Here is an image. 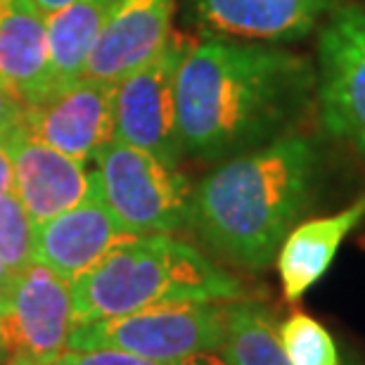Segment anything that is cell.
Masks as SVG:
<instances>
[{
	"label": "cell",
	"instance_id": "6da1fadb",
	"mask_svg": "<svg viewBox=\"0 0 365 365\" xmlns=\"http://www.w3.org/2000/svg\"><path fill=\"white\" fill-rule=\"evenodd\" d=\"M311 60L266 43H190L176 76L182 155L225 162L292 133L316 98Z\"/></svg>",
	"mask_w": 365,
	"mask_h": 365
},
{
	"label": "cell",
	"instance_id": "7a4b0ae2",
	"mask_svg": "<svg viewBox=\"0 0 365 365\" xmlns=\"http://www.w3.org/2000/svg\"><path fill=\"white\" fill-rule=\"evenodd\" d=\"M320 171L318 143L302 133L225 159L192 187L187 228L228 264L264 271L311 207Z\"/></svg>",
	"mask_w": 365,
	"mask_h": 365
},
{
	"label": "cell",
	"instance_id": "3957f363",
	"mask_svg": "<svg viewBox=\"0 0 365 365\" xmlns=\"http://www.w3.org/2000/svg\"><path fill=\"white\" fill-rule=\"evenodd\" d=\"M245 287L192 245L171 235H138L71 280L74 327L169 304L232 302Z\"/></svg>",
	"mask_w": 365,
	"mask_h": 365
},
{
	"label": "cell",
	"instance_id": "277c9868",
	"mask_svg": "<svg viewBox=\"0 0 365 365\" xmlns=\"http://www.w3.org/2000/svg\"><path fill=\"white\" fill-rule=\"evenodd\" d=\"M228 302L155 306L116 318L76 325L67 349H116L140 359L178 365L200 354H216L225 334Z\"/></svg>",
	"mask_w": 365,
	"mask_h": 365
},
{
	"label": "cell",
	"instance_id": "5b68a950",
	"mask_svg": "<svg viewBox=\"0 0 365 365\" xmlns=\"http://www.w3.org/2000/svg\"><path fill=\"white\" fill-rule=\"evenodd\" d=\"M100 192L130 235H173L187 228L192 185L178 166L112 140L95 155Z\"/></svg>",
	"mask_w": 365,
	"mask_h": 365
},
{
	"label": "cell",
	"instance_id": "8992f818",
	"mask_svg": "<svg viewBox=\"0 0 365 365\" xmlns=\"http://www.w3.org/2000/svg\"><path fill=\"white\" fill-rule=\"evenodd\" d=\"M187 46L171 36L162 53L121 78L114 91V140L133 145L169 166H178L182 157L176 76Z\"/></svg>",
	"mask_w": 365,
	"mask_h": 365
},
{
	"label": "cell",
	"instance_id": "52a82bcc",
	"mask_svg": "<svg viewBox=\"0 0 365 365\" xmlns=\"http://www.w3.org/2000/svg\"><path fill=\"white\" fill-rule=\"evenodd\" d=\"M327 17L318 38L320 121L365 155V10L337 5Z\"/></svg>",
	"mask_w": 365,
	"mask_h": 365
},
{
	"label": "cell",
	"instance_id": "ba28073f",
	"mask_svg": "<svg viewBox=\"0 0 365 365\" xmlns=\"http://www.w3.org/2000/svg\"><path fill=\"white\" fill-rule=\"evenodd\" d=\"M7 309L0 320V339L14 359L55 363L67 351L74 330L71 282L38 261L14 273L5 292Z\"/></svg>",
	"mask_w": 365,
	"mask_h": 365
},
{
	"label": "cell",
	"instance_id": "9c48e42d",
	"mask_svg": "<svg viewBox=\"0 0 365 365\" xmlns=\"http://www.w3.org/2000/svg\"><path fill=\"white\" fill-rule=\"evenodd\" d=\"M114 91L116 83L95 78L48 88L24 102L21 126L50 148L86 164L114 140Z\"/></svg>",
	"mask_w": 365,
	"mask_h": 365
},
{
	"label": "cell",
	"instance_id": "30bf717a",
	"mask_svg": "<svg viewBox=\"0 0 365 365\" xmlns=\"http://www.w3.org/2000/svg\"><path fill=\"white\" fill-rule=\"evenodd\" d=\"M130 237L138 235L123 230L100 192L98 176L91 171V190L81 202L48 221L36 223L34 261L71 282Z\"/></svg>",
	"mask_w": 365,
	"mask_h": 365
},
{
	"label": "cell",
	"instance_id": "8fae6325",
	"mask_svg": "<svg viewBox=\"0 0 365 365\" xmlns=\"http://www.w3.org/2000/svg\"><path fill=\"white\" fill-rule=\"evenodd\" d=\"M14 171V192L34 223H43L71 209L88 195L91 171L86 164L50 148L21 126L0 138Z\"/></svg>",
	"mask_w": 365,
	"mask_h": 365
},
{
	"label": "cell",
	"instance_id": "7c38bea8",
	"mask_svg": "<svg viewBox=\"0 0 365 365\" xmlns=\"http://www.w3.org/2000/svg\"><path fill=\"white\" fill-rule=\"evenodd\" d=\"M173 7L176 0H119L81 78L119 83L157 57L171 38Z\"/></svg>",
	"mask_w": 365,
	"mask_h": 365
},
{
	"label": "cell",
	"instance_id": "4fadbf2b",
	"mask_svg": "<svg viewBox=\"0 0 365 365\" xmlns=\"http://www.w3.org/2000/svg\"><path fill=\"white\" fill-rule=\"evenodd\" d=\"M195 24L237 38L287 43L318 29L339 0H182Z\"/></svg>",
	"mask_w": 365,
	"mask_h": 365
},
{
	"label": "cell",
	"instance_id": "5bb4252c",
	"mask_svg": "<svg viewBox=\"0 0 365 365\" xmlns=\"http://www.w3.org/2000/svg\"><path fill=\"white\" fill-rule=\"evenodd\" d=\"M365 221V195L346 209L332 216L311 218L297 223L282 240L275 254L277 275L282 282V294L297 304L311 287H316L327 271L344 240Z\"/></svg>",
	"mask_w": 365,
	"mask_h": 365
},
{
	"label": "cell",
	"instance_id": "9a60e30c",
	"mask_svg": "<svg viewBox=\"0 0 365 365\" xmlns=\"http://www.w3.org/2000/svg\"><path fill=\"white\" fill-rule=\"evenodd\" d=\"M0 86L21 102L48 91V14L34 0H0Z\"/></svg>",
	"mask_w": 365,
	"mask_h": 365
},
{
	"label": "cell",
	"instance_id": "2e32d148",
	"mask_svg": "<svg viewBox=\"0 0 365 365\" xmlns=\"http://www.w3.org/2000/svg\"><path fill=\"white\" fill-rule=\"evenodd\" d=\"M119 0H74L48 14V88L83 76L100 31Z\"/></svg>",
	"mask_w": 365,
	"mask_h": 365
},
{
	"label": "cell",
	"instance_id": "e0dca14e",
	"mask_svg": "<svg viewBox=\"0 0 365 365\" xmlns=\"http://www.w3.org/2000/svg\"><path fill=\"white\" fill-rule=\"evenodd\" d=\"M216 354L228 365H289L275 316L266 304L245 297L228 302L225 334Z\"/></svg>",
	"mask_w": 365,
	"mask_h": 365
},
{
	"label": "cell",
	"instance_id": "ac0fdd59",
	"mask_svg": "<svg viewBox=\"0 0 365 365\" xmlns=\"http://www.w3.org/2000/svg\"><path fill=\"white\" fill-rule=\"evenodd\" d=\"M277 334L289 365H339L330 330L309 313H292L287 320L277 323Z\"/></svg>",
	"mask_w": 365,
	"mask_h": 365
},
{
	"label": "cell",
	"instance_id": "d6986e66",
	"mask_svg": "<svg viewBox=\"0 0 365 365\" xmlns=\"http://www.w3.org/2000/svg\"><path fill=\"white\" fill-rule=\"evenodd\" d=\"M34 230L36 223L17 192L0 195V259L12 273L34 264Z\"/></svg>",
	"mask_w": 365,
	"mask_h": 365
},
{
	"label": "cell",
	"instance_id": "ffe728a7",
	"mask_svg": "<svg viewBox=\"0 0 365 365\" xmlns=\"http://www.w3.org/2000/svg\"><path fill=\"white\" fill-rule=\"evenodd\" d=\"M53 365H166V363L148 361L126 351H116V349H93V351L67 349V351L57 356Z\"/></svg>",
	"mask_w": 365,
	"mask_h": 365
},
{
	"label": "cell",
	"instance_id": "44dd1931",
	"mask_svg": "<svg viewBox=\"0 0 365 365\" xmlns=\"http://www.w3.org/2000/svg\"><path fill=\"white\" fill-rule=\"evenodd\" d=\"M21 114H24V102L0 86V138L14 126H19Z\"/></svg>",
	"mask_w": 365,
	"mask_h": 365
},
{
	"label": "cell",
	"instance_id": "7402d4cb",
	"mask_svg": "<svg viewBox=\"0 0 365 365\" xmlns=\"http://www.w3.org/2000/svg\"><path fill=\"white\" fill-rule=\"evenodd\" d=\"M14 190V171H12V162L10 155H7L5 145L0 143V195L12 192Z\"/></svg>",
	"mask_w": 365,
	"mask_h": 365
},
{
	"label": "cell",
	"instance_id": "603a6c76",
	"mask_svg": "<svg viewBox=\"0 0 365 365\" xmlns=\"http://www.w3.org/2000/svg\"><path fill=\"white\" fill-rule=\"evenodd\" d=\"M178 365H228V363L218 354H200V356H192V359L180 361Z\"/></svg>",
	"mask_w": 365,
	"mask_h": 365
},
{
	"label": "cell",
	"instance_id": "cb8c5ba5",
	"mask_svg": "<svg viewBox=\"0 0 365 365\" xmlns=\"http://www.w3.org/2000/svg\"><path fill=\"white\" fill-rule=\"evenodd\" d=\"M36 5L41 7L43 12L50 14V12H55V10H60V7L64 5H69V3H74V0H34Z\"/></svg>",
	"mask_w": 365,
	"mask_h": 365
},
{
	"label": "cell",
	"instance_id": "d4e9b609",
	"mask_svg": "<svg viewBox=\"0 0 365 365\" xmlns=\"http://www.w3.org/2000/svg\"><path fill=\"white\" fill-rule=\"evenodd\" d=\"M12 277L14 273L3 264V259H0V292H7V287L12 284Z\"/></svg>",
	"mask_w": 365,
	"mask_h": 365
},
{
	"label": "cell",
	"instance_id": "484cf974",
	"mask_svg": "<svg viewBox=\"0 0 365 365\" xmlns=\"http://www.w3.org/2000/svg\"><path fill=\"white\" fill-rule=\"evenodd\" d=\"M5 365H53V363H36V361H26V359H14V356H10V361H7Z\"/></svg>",
	"mask_w": 365,
	"mask_h": 365
},
{
	"label": "cell",
	"instance_id": "4316f807",
	"mask_svg": "<svg viewBox=\"0 0 365 365\" xmlns=\"http://www.w3.org/2000/svg\"><path fill=\"white\" fill-rule=\"evenodd\" d=\"M10 349H7L5 344H3V339H0V365H5L7 361H10Z\"/></svg>",
	"mask_w": 365,
	"mask_h": 365
},
{
	"label": "cell",
	"instance_id": "83f0119b",
	"mask_svg": "<svg viewBox=\"0 0 365 365\" xmlns=\"http://www.w3.org/2000/svg\"><path fill=\"white\" fill-rule=\"evenodd\" d=\"M5 309H7V299H5V292H0V320L5 316Z\"/></svg>",
	"mask_w": 365,
	"mask_h": 365
}]
</instances>
